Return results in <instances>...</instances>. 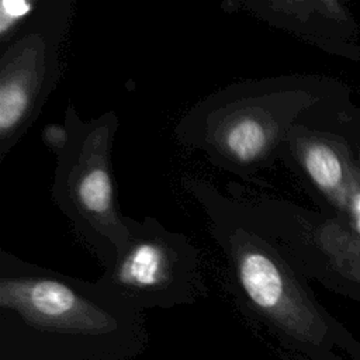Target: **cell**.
<instances>
[{"mask_svg": "<svg viewBox=\"0 0 360 360\" xmlns=\"http://www.w3.org/2000/svg\"><path fill=\"white\" fill-rule=\"evenodd\" d=\"M183 186L204 211L225 260L229 291L250 321L305 360H343L336 349L360 360L359 345L315 300L307 277L257 225L239 194H226L198 177Z\"/></svg>", "mask_w": 360, "mask_h": 360, "instance_id": "2", "label": "cell"}, {"mask_svg": "<svg viewBox=\"0 0 360 360\" xmlns=\"http://www.w3.org/2000/svg\"><path fill=\"white\" fill-rule=\"evenodd\" d=\"M41 4L42 0H3L0 3V46L21 31Z\"/></svg>", "mask_w": 360, "mask_h": 360, "instance_id": "10", "label": "cell"}, {"mask_svg": "<svg viewBox=\"0 0 360 360\" xmlns=\"http://www.w3.org/2000/svg\"><path fill=\"white\" fill-rule=\"evenodd\" d=\"M145 312L87 281L0 249V360H134Z\"/></svg>", "mask_w": 360, "mask_h": 360, "instance_id": "1", "label": "cell"}, {"mask_svg": "<svg viewBox=\"0 0 360 360\" xmlns=\"http://www.w3.org/2000/svg\"><path fill=\"white\" fill-rule=\"evenodd\" d=\"M76 0H42L35 15L0 46V163L25 136L56 89Z\"/></svg>", "mask_w": 360, "mask_h": 360, "instance_id": "6", "label": "cell"}, {"mask_svg": "<svg viewBox=\"0 0 360 360\" xmlns=\"http://www.w3.org/2000/svg\"><path fill=\"white\" fill-rule=\"evenodd\" d=\"M248 210L297 269L329 290L360 300V231L338 218L266 194L243 197Z\"/></svg>", "mask_w": 360, "mask_h": 360, "instance_id": "7", "label": "cell"}, {"mask_svg": "<svg viewBox=\"0 0 360 360\" xmlns=\"http://www.w3.org/2000/svg\"><path fill=\"white\" fill-rule=\"evenodd\" d=\"M221 8L246 14L326 52L354 58L356 24L336 0H224Z\"/></svg>", "mask_w": 360, "mask_h": 360, "instance_id": "9", "label": "cell"}, {"mask_svg": "<svg viewBox=\"0 0 360 360\" xmlns=\"http://www.w3.org/2000/svg\"><path fill=\"white\" fill-rule=\"evenodd\" d=\"M41 138H42V142L45 143V146H48L55 155L66 143V141L69 138V129L65 125V122L51 124L42 129Z\"/></svg>", "mask_w": 360, "mask_h": 360, "instance_id": "11", "label": "cell"}, {"mask_svg": "<svg viewBox=\"0 0 360 360\" xmlns=\"http://www.w3.org/2000/svg\"><path fill=\"white\" fill-rule=\"evenodd\" d=\"M356 158H357V162H359V165H360V146H359L357 150H356Z\"/></svg>", "mask_w": 360, "mask_h": 360, "instance_id": "12", "label": "cell"}, {"mask_svg": "<svg viewBox=\"0 0 360 360\" xmlns=\"http://www.w3.org/2000/svg\"><path fill=\"white\" fill-rule=\"evenodd\" d=\"M326 91L315 77L288 75L226 84L191 105L176 139L222 172L249 180L280 160L288 131L323 111Z\"/></svg>", "mask_w": 360, "mask_h": 360, "instance_id": "3", "label": "cell"}, {"mask_svg": "<svg viewBox=\"0 0 360 360\" xmlns=\"http://www.w3.org/2000/svg\"><path fill=\"white\" fill-rule=\"evenodd\" d=\"M125 219L128 239L97 278L103 287L142 312L207 297L202 253L187 235L167 229L152 215Z\"/></svg>", "mask_w": 360, "mask_h": 360, "instance_id": "5", "label": "cell"}, {"mask_svg": "<svg viewBox=\"0 0 360 360\" xmlns=\"http://www.w3.org/2000/svg\"><path fill=\"white\" fill-rule=\"evenodd\" d=\"M321 112L288 131L280 160L338 218L356 228L360 222V165L347 139L319 121Z\"/></svg>", "mask_w": 360, "mask_h": 360, "instance_id": "8", "label": "cell"}, {"mask_svg": "<svg viewBox=\"0 0 360 360\" xmlns=\"http://www.w3.org/2000/svg\"><path fill=\"white\" fill-rule=\"evenodd\" d=\"M63 122L69 138L55 153L51 195L105 269L128 239L127 215L118 205L112 170V145L120 118L115 111H105L83 120L70 103Z\"/></svg>", "mask_w": 360, "mask_h": 360, "instance_id": "4", "label": "cell"}]
</instances>
